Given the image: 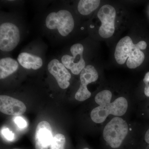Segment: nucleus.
Instances as JSON below:
<instances>
[{
	"label": "nucleus",
	"mask_w": 149,
	"mask_h": 149,
	"mask_svg": "<svg viewBox=\"0 0 149 149\" xmlns=\"http://www.w3.org/2000/svg\"><path fill=\"white\" fill-rule=\"evenodd\" d=\"M111 92L108 90H104L96 95L95 101L99 106L91 111V118L93 121L102 123L109 114L121 116L126 113L128 107L126 99L120 97L111 103Z\"/></svg>",
	"instance_id": "f257e3e1"
},
{
	"label": "nucleus",
	"mask_w": 149,
	"mask_h": 149,
	"mask_svg": "<svg viewBox=\"0 0 149 149\" xmlns=\"http://www.w3.org/2000/svg\"><path fill=\"white\" fill-rule=\"evenodd\" d=\"M147 43L144 41L136 44L129 36H126L120 39L118 43L115 51V58L118 64L125 63L127 59L126 65L128 68L134 69L140 66L145 59L144 53L141 50L147 47Z\"/></svg>",
	"instance_id": "f03ea898"
},
{
	"label": "nucleus",
	"mask_w": 149,
	"mask_h": 149,
	"mask_svg": "<svg viewBox=\"0 0 149 149\" xmlns=\"http://www.w3.org/2000/svg\"><path fill=\"white\" fill-rule=\"evenodd\" d=\"M128 133V125L125 120L120 117L112 119L104 128L103 136L105 141L110 146L117 148Z\"/></svg>",
	"instance_id": "7ed1b4c3"
},
{
	"label": "nucleus",
	"mask_w": 149,
	"mask_h": 149,
	"mask_svg": "<svg viewBox=\"0 0 149 149\" xmlns=\"http://www.w3.org/2000/svg\"><path fill=\"white\" fill-rule=\"evenodd\" d=\"M46 25L50 29H57L61 35L66 37L74 27V20L69 11L61 10L51 13L47 17Z\"/></svg>",
	"instance_id": "20e7f679"
},
{
	"label": "nucleus",
	"mask_w": 149,
	"mask_h": 149,
	"mask_svg": "<svg viewBox=\"0 0 149 149\" xmlns=\"http://www.w3.org/2000/svg\"><path fill=\"white\" fill-rule=\"evenodd\" d=\"M19 29L15 24L7 22L0 26V49L3 52L13 50L20 41Z\"/></svg>",
	"instance_id": "39448f33"
},
{
	"label": "nucleus",
	"mask_w": 149,
	"mask_h": 149,
	"mask_svg": "<svg viewBox=\"0 0 149 149\" xmlns=\"http://www.w3.org/2000/svg\"><path fill=\"white\" fill-rule=\"evenodd\" d=\"M72 56L64 55L61 58V62L72 74H78L85 67V62L83 57L84 47L80 44L73 45L70 49Z\"/></svg>",
	"instance_id": "423d86ee"
},
{
	"label": "nucleus",
	"mask_w": 149,
	"mask_h": 149,
	"mask_svg": "<svg viewBox=\"0 0 149 149\" xmlns=\"http://www.w3.org/2000/svg\"><path fill=\"white\" fill-rule=\"evenodd\" d=\"M116 12L112 6L105 5L102 7L97 16L102 24L99 30L101 37L104 38L111 37L115 31V19Z\"/></svg>",
	"instance_id": "0eeeda50"
},
{
	"label": "nucleus",
	"mask_w": 149,
	"mask_h": 149,
	"mask_svg": "<svg viewBox=\"0 0 149 149\" xmlns=\"http://www.w3.org/2000/svg\"><path fill=\"white\" fill-rule=\"evenodd\" d=\"M49 72L55 78L60 88L63 89L68 88L71 75L67 68L58 60L54 59L48 65Z\"/></svg>",
	"instance_id": "6e6552de"
},
{
	"label": "nucleus",
	"mask_w": 149,
	"mask_h": 149,
	"mask_svg": "<svg viewBox=\"0 0 149 149\" xmlns=\"http://www.w3.org/2000/svg\"><path fill=\"white\" fill-rule=\"evenodd\" d=\"M53 139L50 124L47 121L38 123L35 134L36 149H48Z\"/></svg>",
	"instance_id": "1a4fd4ad"
},
{
	"label": "nucleus",
	"mask_w": 149,
	"mask_h": 149,
	"mask_svg": "<svg viewBox=\"0 0 149 149\" xmlns=\"http://www.w3.org/2000/svg\"><path fill=\"white\" fill-rule=\"evenodd\" d=\"M27 108L21 101L7 95L0 96V111L9 115H20L24 113Z\"/></svg>",
	"instance_id": "9d476101"
},
{
	"label": "nucleus",
	"mask_w": 149,
	"mask_h": 149,
	"mask_svg": "<svg viewBox=\"0 0 149 149\" xmlns=\"http://www.w3.org/2000/svg\"><path fill=\"white\" fill-rule=\"evenodd\" d=\"M17 61L20 65L27 69H40L43 65L42 60L40 57L26 52L19 54Z\"/></svg>",
	"instance_id": "9b49d317"
},
{
	"label": "nucleus",
	"mask_w": 149,
	"mask_h": 149,
	"mask_svg": "<svg viewBox=\"0 0 149 149\" xmlns=\"http://www.w3.org/2000/svg\"><path fill=\"white\" fill-rule=\"evenodd\" d=\"M18 62L11 58H4L0 60V79H3L16 72Z\"/></svg>",
	"instance_id": "f8f14e48"
},
{
	"label": "nucleus",
	"mask_w": 149,
	"mask_h": 149,
	"mask_svg": "<svg viewBox=\"0 0 149 149\" xmlns=\"http://www.w3.org/2000/svg\"><path fill=\"white\" fill-rule=\"evenodd\" d=\"M98 78V74L93 65H89L85 66L80 72V85L87 88V85L93 82H95Z\"/></svg>",
	"instance_id": "ddd939ff"
},
{
	"label": "nucleus",
	"mask_w": 149,
	"mask_h": 149,
	"mask_svg": "<svg viewBox=\"0 0 149 149\" xmlns=\"http://www.w3.org/2000/svg\"><path fill=\"white\" fill-rule=\"evenodd\" d=\"M100 3L99 0H81L78 3L77 9L82 15H88L97 8Z\"/></svg>",
	"instance_id": "4468645a"
},
{
	"label": "nucleus",
	"mask_w": 149,
	"mask_h": 149,
	"mask_svg": "<svg viewBox=\"0 0 149 149\" xmlns=\"http://www.w3.org/2000/svg\"><path fill=\"white\" fill-rule=\"evenodd\" d=\"M65 138L64 135L58 133L56 134L52 141L51 149H65Z\"/></svg>",
	"instance_id": "2eb2a0df"
},
{
	"label": "nucleus",
	"mask_w": 149,
	"mask_h": 149,
	"mask_svg": "<svg viewBox=\"0 0 149 149\" xmlns=\"http://www.w3.org/2000/svg\"><path fill=\"white\" fill-rule=\"evenodd\" d=\"M91 95V93L88 89L80 86L78 91L75 95V99L78 101L83 102L89 98Z\"/></svg>",
	"instance_id": "dca6fc26"
},
{
	"label": "nucleus",
	"mask_w": 149,
	"mask_h": 149,
	"mask_svg": "<svg viewBox=\"0 0 149 149\" xmlns=\"http://www.w3.org/2000/svg\"><path fill=\"white\" fill-rule=\"evenodd\" d=\"M3 136L8 141H12L14 139V134L8 128H3L1 130Z\"/></svg>",
	"instance_id": "f3484780"
},
{
	"label": "nucleus",
	"mask_w": 149,
	"mask_h": 149,
	"mask_svg": "<svg viewBox=\"0 0 149 149\" xmlns=\"http://www.w3.org/2000/svg\"><path fill=\"white\" fill-rule=\"evenodd\" d=\"M14 121L15 124L17 125L19 128L21 129H23L27 126V123L26 121L22 117L20 116L15 117Z\"/></svg>",
	"instance_id": "a211bd4d"
},
{
	"label": "nucleus",
	"mask_w": 149,
	"mask_h": 149,
	"mask_svg": "<svg viewBox=\"0 0 149 149\" xmlns=\"http://www.w3.org/2000/svg\"><path fill=\"white\" fill-rule=\"evenodd\" d=\"M143 82L146 85L144 89V93L147 97H149V72H147L145 75Z\"/></svg>",
	"instance_id": "6ab92c4d"
},
{
	"label": "nucleus",
	"mask_w": 149,
	"mask_h": 149,
	"mask_svg": "<svg viewBox=\"0 0 149 149\" xmlns=\"http://www.w3.org/2000/svg\"><path fill=\"white\" fill-rule=\"evenodd\" d=\"M145 139L146 143L149 144V128L148 130H147L145 136Z\"/></svg>",
	"instance_id": "aec40b11"
},
{
	"label": "nucleus",
	"mask_w": 149,
	"mask_h": 149,
	"mask_svg": "<svg viewBox=\"0 0 149 149\" xmlns=\"http://www.w3.org/2000/svg\"><path fill=\"white\" fill-rule=\"evenodd\" d=\"M146 149H149V146H148L147 147Z\"/></svg>",
	"instance_id": "412c9836"
},
{
	"label": "nucleus",
	"mask_w": 149,
	"mask_h": 149,
	"mask_svg": "<svg viewBox=\"0 0 149 149\" xmlns=\"http://www.w3.org/2000/svg\"><path fill=\"white\" fill-rule=\"evenodd\" d=\"M83 149H89L88 148H84Z\"/></svg>",
	"instance_id": "4be33fe9"
},
{
	"label": "nucleus",
	"mask_w": 149,
	"mask_h": 149,
	"mask_svg": "<svg viewBox=\"0 0 149 149\" xmlns=\"http://www.w3.org/2000/svg\"><path fill=\"white\" fill-rule=\"evenodd\" d=\"M13 149H19V148H14Z\"/></svg>",
	"instance_id": "5701e85b"
}]
</instances>
